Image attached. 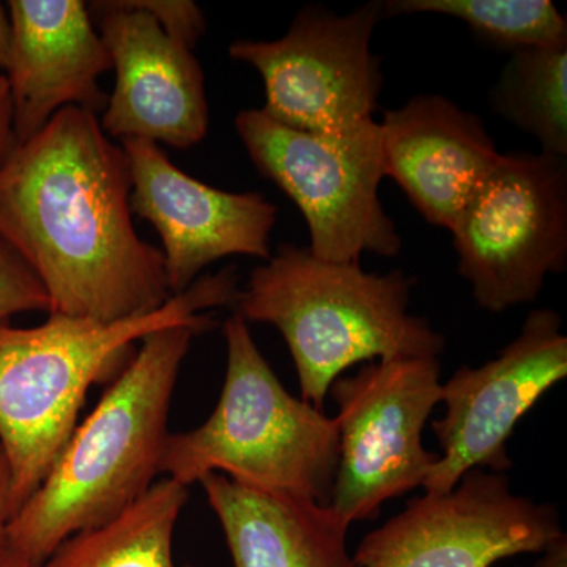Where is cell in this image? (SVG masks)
I'll list each match as a JSON object with an SVG mask.
<instances>
[{
	"instance_id": "6da1fadb",
	"label": "cell",
	"mask_w": 567,
	"mask_h": 567,
	"mask_svg": "<svg viewBox=\"0 0 567 567\" xmlns=\"http://www.w3.org/2000/svg\"><path fill=\"white\" fill-rule=\"evenodd\" d=\"M130 193L122 147L76 106L0 166V248L39 279L50 315L114 323L173 297L162 249L134 229Z\"/></svg>"
},
{
	"instance_id": "7a4b0ae2",
	"label": "cell",
	"mask_w": 567,
	"mask_h": 567,
	"mask_svg": "<svg viewBox=\"0 0 567 567\" xmlns=\"http://www.w3.org/2000/svg\"><path fill=\"white\" fill-rule=\"evenodd\" d=\"M205 330L177 324L142 339L43 483L11 517L7 546L41 566L69 537L121 516L156 483L175 383L194 336Z\"/></svg>"
},
{
	"instance_id": "3957f363",
	"label": "cell",
	"mask_w": 567,
	"mask_h": 567,
	"mask_svg": "<svg viewBox=\"0 0 567 567\" xmlns=\"http://www.w3.org/2000/svg\"><path fill=\"white\" fill-rule=\"evenodd\" d=\"M234 267L203 275L151 312L121 322L50 315L39 327L0 324V450L9 462L13 514L39 488L78 425L89 388L125 369L145 336L213 319L237 305Z\"/></svg>"
},
{
	"instance_id": "277c9868",
	"label": "cell",
	"mask_w": 567,
	"mask_h": 567,
	"mask_svg": "<svg viewBox=\"0 0 567 567\" xmlns=\"http://www.w3.org/2000/svg\"><path fill=\"white\" fill-rule=\"evenodd\" d=\"M413 281L401 270L369 274L360 262L319 259L281 245L254 268L235 312L274 324L292 354L301 399L322 410L334 380L375 361L439 358L446 341L410 315Z\"/></svg>"
},
{
	"instance_id": "5b68a950",
	"label": "cell",
	"mask_w": 567,
	"mask_h": 567,
	"mask_svg": "<svg viewBox=\"0 0 567 567\" xmlns=\"http://www.w3.org/2000/svg\"><path fill=\"white\" fill-rule=\"evenodd\" d=\"M224 338L227 368L218 404L199 427L167 436L162 475L189 488L218 473L330 505L338 421L282 386L238 312L224 322Z\"/></svg>"
},
{
	"instance_id": "8992f818",
	"label": "cell",
	"mask_w": 567,
	"mask_h": 567,
	"mask_svg": "<svg viewBox=\"0 0 567 567\" xmlns=\"http://www.w3.org/2000/svg\"><path fill=\"white\" fill-rule=\"evenodd\" d=\"M235 130L257 171L303 213L316 257L360 262L364 252H401V235L379 197L385 178L379 122L344 134L306 133L264 110H244Z\"/></svg>"
},
{
	"instance_id": "52a82bcc",
	"label": "cell",
	"mask_w": 567,
	"mask_h": 567,
	"mask_svg": "<svg viewBox=\"0 0 567 567\" xmlns=\"http://www.w3.org/2000/svg\"><path fill=\"white\" fill-rule=\"evenodd\" d=\"M458 275L484 311L533 303L567 265V158L499 155L451 227Z\"/></svg>"
},
{
	"instance_id": "ba28073f",
	"label": "cell",
	"mask_w": 567,
	"mask_h": 567,
	"mask_svg": "<svg viewBox=\"0 0 567 567\" xmlns=\"http://www.w3.org/2000/svg\"><path fill=\"white\" fill-rule=\"evenodd\" d=\"M439 358L375 361L330 388L339 457L330 506L346 524L372 520L395 496L423 487L440 454L423 432L442 402Z\"/></svg>"
},
{
	"instance_id": "9c48e42d",
	"label": "cell",
	"mask_w": 567,
	"mask_h": 567,
	"mask_svg": "<svg viewBox=\"0 0 567 567\" xmlns=\"http://www.w3.org/2000/svg\"><path fill=\"white\" fill-rule=\"evenodd\" d=\"M383 6L369 2L344 17L305 7L282 39L234 41L229 55L259 71L262 110L276 122L306 133L354 132L375 122L379 107L382 59L371 41Z\"/></svg>"
},
{
	"instance_id": "30bf717a",
	"label": "cell",
	"mask_w": 567,
	"mask_h": 567,
	"mask_svg": "<svg viewBox=\"0 0 567 567\" xmlns=\"http://www.w3.org/2000/svg\"><path fill=\"white\" fill-rule=\"evenodd\" d=\"M550 503L514 494L506 473L472 470L446 494L412 499L369 533L357 567H492L499 559L539 554L565 539Z\"/></svg>"
},
{
	"instance_id": "8fae6325",
	"label": "cell",
	"mask_w": 567,
	"mask_h": 567,
	"mask_svg": "<svg viewBox=\"0 0 567 567\" xmlns=\"http://www.w3.org/2000/svg\"><path fill=\"white\" fill-rule=\"evenodd\" d=\"M566 375L567 338L554 309L529 312L494 360L457 369L443 385L445 416L432 423L442 454L425 494H446L472 470L506 473L513 465L507 440L518 421Z\"/></svg>"
},
{
	"instance_id": "7c38bea8",
	"label": "cell",
	"mask_w": 567,
	"mask_h": 567,
	"mask_svg": "<svg viewBox=\"0 0 567 567\" xmlns=\"http://www.w3.org/2000/svg\"><path fill=\"white\" fill-rule=\"evenodd\" d=\"M130 207L162 238L171 293L185 292L208 265L229 256L267 262L278 208L260 193H229L189 177L155 142L123 140Z\"/></svg>"
},
{
	"instance_id": "4fadbf2b",
	"label": "cell",
	"mask_w": 567,
	"mask_h": 567,
	"mask_svg": "<svg viewBox=\"0 0 567 567\" xmlns=\"http://www.w3.org/2000/svg\"><path fill=\"white\" fill-rule=\"evenodd\" d=\"M93 9L100 11V37L115 70L103 132L174 148L199 144L210 117L203 66L193 50L171 39L132 0L95 2Z\"/></svg>"
},
{
	"instance_id": "5bb4252c",
	"label": "cell",
	"mask_w": 567,
	"mask_h": 567,
	"mask_svg": "<svg viewBox=\"0 0 567 567\" xmlns=\"http://www.w3.org/2000/svg\"><path fill=\"white\" fill-rule=\"evenodd\" d=\"M9 81L17 144L31 140L63 107L99 115V80L112 59L81 0H10Z\"/></svg>"
},
{
	"instance_id": "9a60e30c",
	"label": "cell",
	"mask_w": 567,
	"mask_h": 567,
	"mask_svg": "<svg viewBox=\"0 0 567 567\" xmlns=\"http://www.w3.org/2000/svg\"><path fill=\"white\" fill-rule=\"evenodd\" d=\"M383 169L432 226L451 230L499 153L486 125L443 95H416L385 112Z\"/></svg>"
},
{
	"instance_id": "2e32d148",
	"label": "cell",
	"mask_w": 567,
	"mask_h": 567,
	"mask_svg": "<svg viewBox=\"0 0 567 567\" xmlns=\"http://www.w3.org/2000/svg\"><path fill=\"white\" fill-rule=\"evenodd\" d=\"M234 567H357L346 524L330 506L246 486L218 473L200 481Z\"/></svg>"
},
{
	"instance_id": "e0dca14e",
	"label": "cell",
	"mask_w": 567,
	"mask_h": 567,
	"mask_svg": "<svg viewBox=\"0 0 567 567\" xmlns=\"http://www.w3.org/2000/svg\"><path fill=\"white\" fill-rule=\"evenodd\" d=\"M188 496L169 477L156 481L121 516L69 537L40 567H178L174 529Z\"/></svg>"
},
{
	"instance_id": "ac0fdd59",
	"label": "cell",
	"mask_w": 567,
	"mask_h": 567,
	"mask_svg": "<svg viewBox=\"0 0 567 567\" xmlns=\"http://www.w3.org/2000/svg\"><path fill=\"white\" fill-rule=\"evenodd\" d=\"M492 111L567 158V41L511 52L491 92Z\"/></svg>"
},
{
	"instance_id": "d6986e66",
	"label": "cell",
	"mask_w": 567,
	"mask_h": 567,
	"mask_svg": "<svg viewBox=\"0 0 567 567\" xmlns=\"http://www.w3.org/2000/svg\"><path fill=\"white\" fill-rule=\"evenodd\" d=\"M385 17L436 13L457 18L477 40L509 52L567 41V21L550 0H390Z\"/></svg>"
},
{
	"instance_id": "ffe728a7",
	"label": "cell",
	"mask_w": 567,
	"mask_h": 567,
	"mask_svg": "<svg viewBox=\"0 0 567 567\" xmlns=\"http://www.w3.org/2000/svg\"><path fill=\"white\" fill-rule=\"evenodd\" d=\"M51 303L43 286L13 254L0 248V324L24 312H48Z\"/></svg>"
},
{
	"instance_id": "44dd1931",
	"label": "cell",
	"mask_w": 567,
	"mask_h": 567,
	"mask_svg": "<svg viewBox=\"0 0 567 567\" xmlns=\"http://www.w3.org/2000/svg\"><path fill=\"white\" fill-rule=\"evenodd\" d=\"M132 3L155 18L171 39L189 50L205 33L203 10L189 0H132Z\"/></svg>"
},
{
	"instance_id": "7402d4cb",
	"label": "cell",
	"mask_w": 567,
	"mask_h": 567,
	"mask_svg": "<svg viewBox=\"0 0 567 567\" xmlns=\"http://www.w3.org/2000/svg\"><path fill=\"white\" fill-rule=\"evenodd\" d=\"M17 145L13 133V111H11V96L9 81L6 74H0V166Z\"/></svg>"
},
{
	"instance_id": "603a6c76",
	"label": "cell",
	"mask_w": 567,
	"mask_h": 567,
	"mask_svg": "<svg viewBox=\"0 0 567 567\" xmlns=\"http://www.w3.org/2000/svg\"><path fill=\"white\" fill-rule=\"evenodd\" d=\"M13 517L9 462L0 450V548L7 544V528Z\"/></svg>"
},
{
	"instance_id": "cb8c5ba5",
	"label": "cell",
	"mask_w": 567,
	"mask_h": 567,
	"mask_svg": "<svg viewBox=\"0 0 567 567\" xmlns=\"http://www.w3.org/2000/svg\"><path fill=\"white\" fill-rule=\"evenodd\" d=\"M11 22L9 10L0 3V70L6 71L10 62Z\"/></svg>"
},
{
	"instance_id": "d4e9b609",
	"label": "cell",
	"mask_w": 567,
	"mask_h": 567,
	"mask_svg": "<svg viewBox=\"0 0 567 567\" xmlns=\"http://www.w3.org/2000/svg\"><path fill=\"white\" fill-rule=\"evenodd\" d=\"M546 558L539 563L537 567H567L566 565V537L558 540L550 548L546 550Z\"/></svg>"
},
{
	"instance_id": "484cf974",
	"label": "cell",
	"mask_w": 567,
	"mask_h": 567,
	"mask_svg": "<svg viewBox=\"0 0 567 567\" xmlns=\"http://www.w3.org/2000/svg\"><path fill=\"white\" fill-rule=\"evenodd\" d=\"M0 567H40V565L22 557L6 544L0 548Z\"/></svg>"
}]
</instances>
